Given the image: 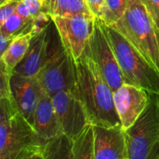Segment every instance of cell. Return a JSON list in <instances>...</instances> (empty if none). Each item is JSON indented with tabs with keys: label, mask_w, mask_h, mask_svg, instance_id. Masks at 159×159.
Here are the masks:
<instances>
[{
	"label": "cell",
	"mask_w": 159,
	"mask_h": 159,
	"mask_svg": "<svg viewBox=\"0 0 159 159\" xmlns=\"http://www.w3.org/2000/svg\"><path fill=\"white\" fill-rule=\"evenodd\" d=\"M125 132L128 159H159V96L150 93L147 107Z\"/></svg>",
	"instance_id": "obj_5"
},
{
	"label": "cell",
	"mask_w": 159,
	"mask_h": 159,
	"mask_svg": "<svg viewBox=\"0 0 159 159\" xmlns=\"http://www.w3.org/2000/svg\"><path fill=\"white\" fill-rule=\"evenodd\" d=\"M12 1H16V0H6V1H5V2H4V3H6V2H12Z\"/></svg>",
	"instance_id": "obj_30"
},
{
	"label": "cell",
	"mask_w": 159,
	"mask_h": 159,
	"mask_svg": "<svg viewBox=\"0 0 159 159\" xmlns=\"http://www.w3.org/2000/svg\"><path fill=\"white\" fill-rule=\"evenodd\" d=\"M16 1H20V0H16Z\"/></svg>",
	"instance_id": "obj_31"
},
{
	"label": "cell",
	"mask_w": 159,
	"mask_h": 159,
	"mask_svg": "<svg viewBox=\"0 0 159 159\" xmlns=\"http://www.w3.org/2000/svg\"><path fill=\"white\" fill-rule=\"evenodd\" d=\"M102 23L120 68L124 83L140 87L159 96L158 71L113 26L102 21Z\"/></svg>",
	"instance_id": "obj_3"
},
{
	"label": "cell",
	"mask_w": 159,
	"mask_h": 159,
	"mask_svg": "<svg viewBox=\"0 0 159 159\" xmlns=\"http://www.w3.org/2000/svg\"><path fill=\"white\" fill-rule=\"evenodd\" d=\"M5 1H6V0H0V6H1L2 4H3V3L5 2Z\"/></svg>",
	"instance_id": "obj_29"
},
{
	"label": "cell",
	"mask_w": 159,
	"mask_h": 159,
	"mask_svg": "<svg viewBox=\"0 0 159 159\" xmlns=\"http://www.w3.org/2000/svg\"><path fill=\"white\" fill-rule=\"evenodd\" d=\"M142 2L159 30V0H142Z\"/></svg>",
	"instance_id": "obj_25"
},
{
	"label": "cell",
	"mask_w": 159,
	"mask_h": 159,
	"mask_svg": "<svg viewBox=\"0 0 159 159\" xmlns=\"http://www.w3.org/2000/svg\"><path fill=\"white\" fill-rule=\"evenodd\" d=\"M95 159H128L125 132L122 126L93 125Z\"/></svg>",
	"instance_id": "obj_13"
},
{
	"label": "cell",
	"mask_w": 159,
	"mask_h": 159,
	"mask_svg": "<svg viewBox=\"0 0 159 159\" xmlns=\"http://www.w3.org/2000/svg\"><path fill=\"white\" fill-rule=\"evenodd\" d=\"M18 1H12L3 3L0 6V28L8 18L16 10Z\"/></svg>",
	"instance_id": "obj_26"
},
{
	"label": "cell",
	"mask_w": 159,
	"mask_h": 159,
	"mask_svg": "<svg viewBox=\"0 0 159 159\" xmlns=\"http://www.w3.org/2000/svg\"><path fill=\"white\" fill-rule=\"evenodd\" d=\"M73 159H95L93 125L89 124L71 139Z\"/></svg>",
	"instance_id": "obj_16"
},
{
	"label": "cell",
	"mask_w": 159,
	"mask_h": 159,
	"mask_svg": "<svg viewBox=\"0 0 159 159\" xmlns=\"http://www.w3.org/2000/svg\"><path fill=\"white\" fill-rule=\"evenodd\" d=\"M14 38H10V37H7L6 36L2 35L0 33V59H2L3 54H4L5 51L9 46L11 42L12 41Z\"/></svg>",
	"instance_id": "obj_28"
},
{
	"label": "cell",
	"mask_w": 159,
	"mask_h": 159,
	"mask_svg": "<svg viewBox=\"0 0 159 159\" xmlns=\"http://www.w3.org/2000/svg\"><path fill=\"white\" fill-rule=\"evenodd\" d=\"M33 126L39 136L45 141L62 133L52 96L45 92L36 108Z\"/></svg>",
	"instance_id": "obj_14"
},
{
	"label": "cell",
	"mask_w": 159,
	"mask_h": 159,
	"mask_svg": "<svg viewBox=\"0 0 159 159\" xmlns=\"http://www.w3.org/2000/svg\"><path fill=\"white\" fill-rule=\"evenodd\" d=\"M36 78L45 93L51 96L62 91L74 90L76 82L75 60L65 50L57 30L49 57Z\"/></svg>",
	"instance_id": "obj_6"
},
{
	"label": "cell",
	"mask_w": 159,
	"mask_h": 159,
	"mask_svg": "<svg viewBox=\"0 0 159 159\" xmlns=\"http://www.w3.org/2000/svg\"><path fill=\"white\" fill-rule=\"evenodd\" d=\"M52 20L65 50L74 60H77L86 48L93 30L95 16L93 15L53 16Z\"/></svg>",
	"instance_id": "obj_8"
},
{
	"label": "cell",
	"mask_w": 159,
	"mask_h": 159,
	"mask_svg": "<svg viewBox=\"0 0 159 159\" xmlns=\"http://www.w3.org/2000/svg\"><path fill=\"white\" fill-rule=\"evenodd\" d=\"M111 26L159 72V30L142 0H127L124 15Z\"/></svg>",
	"instance_id": "obj_2"
},
{
	"label": "cell",
	"mask_w": 159,
	"mask_h": 159,
	"mask_svg": "<svg viewBox=\"0 0 159 159\" xmlns=\"http://www.w3.org/2000/svg\"><path fill=\"white\" fill-rule=\"evenodd\" d=\"M87 6L95 17L100 18L105 6L106 0H85Z\"/></svg>",
	"instance_id": "obj_27"
},
{
	"label": "cell",
	"mask_w": 159,
	"mask_h": 159,
	"mask_svg": "<svg viewBox=\"0 0 159 159\" xmlns=\"http://www.w3.org/2000/svg\"><path fill=\"white\" fill-rule=\"evenodd\" d=\"M10 86L19 112L33 125L36 108L44 90L36 77H28L15 72H12L11 76Z\"/></svg>",
	"instance_id": "obj_12"
},
{
	"label": "cell",
	"mask_w": 159,
	"mask_h": 159,
	"mask_svg": "<svg viewBox=\"0 0 159 159\" xmlns=\"http://www.w3.org/2000/svg\"><path fill=\"white\" fill-rule=\"evenodd\" d=\"M42 11L48 13L51 17L93 15L85 0H43Z\"/></svg>",
	"instance_id": "obj_15"
},
{
	"label": "cell",
	"mask_w": 159,
	"mask_h": 159,
	"mask_svg": "<svg viewBox=\"0 0 159 159\" xmlns=\"http://www.w3.org/2000/svg\"><path fill=\"white\" fill-rule=\"evenodd\" d=\"M73 159L71 152V139L61 133L45 141L43 150V159Z\"/></svg>",
	"instance_id": "obj_18"
},
{
	"label": "cell",
	"mask_w": 159,
	"mask_h": 159,
	"mask_svg": "<svg viewBox=\"0 0 159 159\" xmlns=\"http://www.w3.org/2000/svg\"><path fill=\"white\" fill-rule=\"evenodd\" d=\"M56 31L57 28L52 20L41 32L34 36L26 55L13 72L28 77H37L49 57Z\"/></svg>",
	"instance_id": "obj_11"
},
{
	"label": "cell",
	"mask_w": 159,
	"mask_h": 159,
	"mask_svg": "<svg viewBox=\"0 0 159 159\" xmlns=\"http://www.w3.org/2000/svg\"><path fill=\"white\" fill-rule=\"evenodd\" d=\"M19 113L13 99L0 96V125L13 117Z\"/></svg>",
	"instance_id": "obj_23"
},
{
	"label": "cell",
	"mask_w": 159,
	"mask_h": 159,
	"mask_svg": "<svg viewBox=\"0 0 159 159\" xmlns=\"http://www.w3.org/2000/svg\"><path fill=\"white\" fill-rule=\"evenodd\" d=\"M74 93L82 102L89 123L102 127L121 125L113 102V92L88 51L75 60Z\"/></svg>",
	"instance_id": "obj_1"
},
{
	"label": "cell",
	"mask_w": 159,
	"mask_h": 159,
	"mask_svg": "<svg viewBox=\"0 0 159 159\" xmlns=\"http://www.w3.org/2000/svg\"><path fill=\"white\" fill-rule=\"evenodd\" d=\"M32 38L33 35L31 33L18 36L12 40L5 51L2 58L12 71H13L16 67L26 55Z\"/></svg>",
	"instance_id": "obj_17"
},
{
	"label": "cell",
	"mask_w": 159,
	"mask_h": 159,
	"mask_svg": "<svg viewBox=\"0 0 159 159\" xmlns=\"http://www.w3.org/2000/svg\"><path fill=\"white\" fill-rule=\"evenodd\" d=\"M85 50L97 64L113 92L124 83L116 56L107 38L102 21L98 17H95L93 30Z\"/></svg>",
	"instance_id": "obj_7"
},
{
	"label": "cell",
	"mask_w": 159,
	"mask_h": 159,
	"mask_svg": "<svg viewBox=\"0 0 159 159\" xmlns=\"http://www.w3.org/2000/svg\"><path fill=\"white\" fill-rule=\"evenodd\" d=\"M43 0H20L16 12L26 18L33 19L42 11Z\"/></svg>",
	"instance_id": "obj_21"
},
{
	"label": "cell",
	"mask_w": 159,
	"mask_h": 159,
	"mask_svg": "<svg viewBox=\"0 0 159 159\" xmlns=\"http://www.w3.org/2000/svg\"><path fill=\"white\" fill-rule=\"evenodd\" d=\"M44 143L20 112L0 125V159H43Z\"/></svg>",
	"instance_id": "obj_4"
},
{
	"label": "cell",
	"mask_w": 159,
	"mask_h": 159,
	"mask_svg": "<svg viewBox=\"0 0 159 159\" xmlns=\"http://www.w3.org/2000/svg\"><path fill=\"white\" fill-rule=\"evenodd\" d=\"M13 71H11L2 58L0 59V96L13 99L10 86V80Z\"/></svg>",
	"instance_id": "obj_22"
},
{
	"label": "cell",
	"mask_w": 159,
	"mask_h": 159,
	"mask_svg": "<svg viewBox=\"0 0 159 159\" xmlns=\"http://www.w3.org/2000/svg\"><path fill=\"white\" fill-rule=\"evenodd\" d=\"M32 22L33 19L26 18L15 12L2 26L0 33L7 37L15 38L22 34L31 33Z\"/></svg>",
	"instance_id": "obj_19"
},
{
	"label": "cell",
	"mask_w": 159,
	"mask_h": 159,
	"mask_svg": "<svg viewBox=\"0 0 159 159\" xmlns=\"http://www.w3.org/2000/svg\"><path fill=\"white\" fill-rule=\"evenodd\" d=\"M62 133L73 139L89 123L82 102L74 91H62L52 96Z\"/></svg>",
	"instance_id": "obj_9"
},
{
	"label": "cell",
	"mask_w": 159,
	"mask_h": 159,
	"mask_svg": "<svg viewBox=\"0 0 159 159\" xmlns=\"http://www.w3.org/2000/svg\"><path fill=\"white\" fill-rule=\"evenodd\" d=\"M52 20V17L47 12L40 11L37 15L33 18L31 34L33 37L41 32L46 26H48Z\"/></svg>",
	"instance_id": "obj_24"
},
{
	"label": "cell",
	"mask_w": 159,
	"mask_h": 159,
	"mask_svg": "<svg viewBox=\"0 0 159 159\" xmlns=\"http://www.w3.org/2000/svg\"><path fill=\"white\" fill-rule=\"evenodd\" d=\"M150 93L144 89L124 83L113 91L115 109L124 130L136 121L147 107Z\"/></svg>",
	"instance_id": "obj_10"
},
{
	"label": "cell",
	"mask_w": 159,
	"mask_h": 159,
	"mask_svg": "<svg viewBox=\"0 0 159 159\" xmlns=\"http://www.w3.org/2000/svg\"><path fill=\"white\" fill-rule=\"evenodd\" d=\"M127 0H106L100 19L105 24H115L122 17L127 7Z\"/></svg>",
	"instance_id": "obj_20"
}]
</instances>
